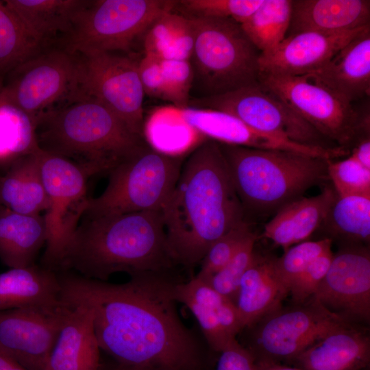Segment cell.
Instances as JSON below:
<instances>
[{"mask_svg":"<svg viewBox=\"0 0 370 370\" xmlns=\"http://www.w3.org/2000/svg\"><path fill=\"white\" fill-rule=\"evenodd\" d=\"M252 233L246 220L231 229L210 247L200 263L199 272L195 276L208 282L232 260Z\"/></svg>","mask_w":370,"mask_h":370,"instance_id":"74e56055","label":"cell"},{"mask_svg":"<svg viewBox=\"0 0 370 370\" xmlns=\"http://www.w3.org/2000/svg\"><path fill=\"white\" fill-rule=\"evenodd\" d=\"M369 26L336 33L302 32L288 35L271 51L260 53L259 75L309 74L323 66Z\"/></svg>","mask_w":370,"mask_h":370,"instance_id":"e0dca14e","label":"cell"},{"mask_svg":"<svg viewBox=\"0 0 370 370\" xmlns=\"http://www.w3.org/2000/svg\"><path fill=\"white\" fill-rule=\"evenodd\" d=\"M39 150L0 174L1 206L25 214H41L47 210L49 201L40 171Z\"/></svg>","mask_w":370,"mask_h":370,"instance_id":"83f0119b","label":"cell"},{"mask_svg":"<svg viewBox=\"0 0 370 370\" xmlns=\"http://www.w3.org/2000/svg\"><path fill=\"white\" fill-rule=\"evenodd\" d=\"M257 239L258 236L253 232L245 241L232 260L206 282L234 304L241 278L253 258Z\"/></svg>","mask_w":370,"mask_h":370,"instance_id":"ab89813d","label":"cell"},{"mask_svg":"<svg viewBox=\"0 0 370 370\" xmlns=\"http://www.w3.org/2000/svg\"><path fill=\"white\" fill-rule=\"evenodd\" d=\"M164 81V101L182 109L188 107L193 83L189 60H161Z\"/></svg>","mask_w":370,"mask_h":370,"instance_id":"60d3db41","label":"cell"},{"mask_svg":"<svg viewBox=\"0 0 370 370\" xmlns=\"http://www.w3.org/2000/svg\"><path fill=\"white\" fill-rule=\"evenodd\" d=\"M333 253L329 250L313 261L291 285L289 294L294 304L314 296L330 267Z\"/></svg>","mask_w":370,"mask_h":370,"instance_id":"b9f144b4","label":"cell"},{"mask_svg":"<svg viewBox=\"0 0 370 370\" xmlns=\"http://www.w3.org/2000/svg\"><path fill=\"white\" fill-rule=\"evenodd\" d=\"M188 107L227 112L256 131L297 144L333 148L286 102L259 82L224 94L193 97Z\"/></svg>","mask_w":370,"mask_h":370,"instance_id":"4fadbf2b","label":"cell"},{"mask_svg":"<svg viewBox=\"0 0 370 370\" xmlns=\"http://www.w3.org/2000/svg\"><path fill=\"white\" fill-rule=\"evenodd\" d=\"M331 186L312 197L302 196L280 208L264 227L260 237L284 251L308 238L321 225L336 197Z\"/></svg>","mask_w":370,"mask_h":370,"instance_id":"d4e9b609","label":"cell"},{"mask_svg":"<svg viewBox=\"0 0 370 370\" xmlns=\"http://www.w3.org/2000/svg\"><path fill=\"white\" fill-rule=\"evenodd\" d=\"M173 295L177 302L190 310L208 345L217 352L236 339L243 330L236 304L195 275L177 282Z\"/></svg>","mask_w":370,"mask_h":370,"instance_id":"ac0fdd59","label":"cell"},{"mask_svg":"<svg viewBox=\"0 0 370 370\" xmlns=\"http://www.w3.org/2000/svg\"><path fill=\"white\" fill-rule=\"evenodd\" d=\"M173 0L88 1L75 17L60 47L75 54L92 51L129 53L150 25L175 10Z\"/></svg>","mask_w":370,"mask_h":370,"instance_id":"ba28073f","label":"cell"},{"mask_svg":"<svg viewBox=\"0 0 370 370\" xmlns=\"http://www.w3.org/2000/svg\"><path fill=\"white\" fill-rule=\"evenodd\" d=\"M0 370H27L12 358L0 350Z\"/></svg>","mask_w":370,"mask_h":370,"instance_id":"7dc6e473","label":"cell"},{"mask_svg":"<svg viewBox=\"0 0 370 370\" xmlns=\"http://www.w3.org/2000/svg\"><path fill=\"white\" fill-rule=\"evenodd\" d=\"M219 354L216 370H256L254 357L236 339Z\"/></svg>","mask_w":370,"mask_h":370,"instance_id":"ee69618b","label":"cell"},{"mask_svg":"<svg viewBox=\"0 0 370 370\" xmlns=\"http://www.w3.org/2000/svg\"><path fill=\"white\" fill-rule=\"evenodd\" d=\"M349 323L313 297L291 308L280 307L254 325L255 360H293L332 331ZM249 327V328H251Z\"/></svg>","mask_w":370,"mask_h":370,"instance_id":"5bb4252c","label":"cell"},{"mask_svg":"<svg viewBox=\"0 0 370 370\" xmlns=\"http://www.w3.org/2000/svg\"><path fill=\"white\" fill-rule=\"evenodd\" d=\"M183 156H171L147 143L111 169L103 192L89 198L84 216L161 211L179 178Z\"/></svg>","mask_w":370,"mask_h":370,"instance_id":"52a82bcc","label":"cell"},{"mask_svg":"<svg viewBox=\"0 0 370 370\" xmlns=\"http://www.w3.org/2000/svg\"><path fill=\"white\" fill-rule=\"evenodd\" d=\"M114 370H158V369L129 367V366H125V365H121L118 364V366Z\"/></svg>","mask_w":370,"mask_h":370,"instance_id":"c3c4849f","label":"cell"},{"mask_svg":"<svg viewBox=\"0 0 370 370\" xmlns=\"http://www.w3.org/2000/svg\"><path fill=\"white\" fill-rule=\"evenodd\" d=\"M292 0H263L241 27L260 53L275 49L288 33Z\"/></svg>","mask_w":370,"mask_h":370,"instance_id":"836d02e7","label":"cell"},{"mask_svg":"<svg viewBox=\"0 0 370 370\" xmlns=\"http://www.w3.org/2000/svg\"><path fill=\"white\" fill-rule=\"evenodd\" d=\"M245 212H276L329 181V160L284 149L219 143Z\"/></svg>","mask_w":370,"mask_h":370,"instance_id":"5b68a950","label":"cell"},{"mask_svg":"<svg viewBox=\"0 0 370 370\" xmlns=\"http://www.w3.org/2000/svg\"><path fill=\"white\" fill-rule=\"evenodd\" d=\"M349 155L365 168L370 169V134L360 136L350 149Z\"/></svg>","mask_w":370,"mask_h":370,"instance_id":"f6af8a7d","label":"cell"},{"mask_svg":"<svg viewBox=\"0 0 370 370\" xmlns=\"http://www.w3.org/2000/svg\"><path fill=\"white\" fill-rule=\"evenodd\" d=\"M138 75L145 95L164 100V81L161 60L156 56L144 54L139 59Z\"/></svg>","mask_w":370,"mask_h":370,"instance_id":"7bdbcfd3","label":"cell"},{"mask_svg":"<svg viewBox=\"0 0 370 370\" xmlns=\"http://www.w3.org/2000/svg\"><path fill=\"white\" fill-rule=\"evenodd\" d=\"M369 22L367 0H292L288 35L341 32L369 25Z\"/></svg>","mask_w":370,"mask_h":370,"instance_id":"484cf974","label":"cell"},{"mask_svg":"<svg viewBox=\"0 0 370 370\" xmlns=\"http://www.w3.org/2000/svg\"><path fill=\"white\" fill-rule=\"evenodd\" d=\"M46 47L0 1V81L19 64Z\"/></svg>","mask_w":370,"mask_h":370,"instance_id":"e575fe53","label":"cell"},{"mask_svg":"<svg viewBox=\"0 0 370 370\" xmlns=\"http://www.w3.org/2000/svg\"><path fill=\"white\" fill-rule=\"evenodd\" d=\"M65 308L57 271L34 264L0 273V311L34 308L60 312Z\"/></svg>","mask_w":370,"mask_h":370,"instance_id":"44dd1931","label":"cell"},{"mask_svg":"<svg viewBox=\"0 0 370 370\" xmlns=\"http://www.w3.org/2000/svg\"><path fill=\"white\" fill-rule=\"evenodd\" d=\"M79 93L113 112L134 134L143 136L144 92L138 59L129 53L92 51L77 54Z\"/></svg>","mask_w":370,"mask_h":370,"instance_id":"7c38bea8","label":"cell"},{"mask_svg":"<svg viewBox=\"0 0 370 370\" xmlns=\"http://www.w3.org/2000/svg\"><path fill=\"white\" fill-rule=\"evenodd\" d=\"M319 228L326 232L324 238L337 241L341 245L369 246L370 196L336 195Z\"/></svg>","mask_w":370,"mask_h":370,"instance_id":"4dcf8cb0","label":"cell"},{"mask_svg":"<svg viewBox=\"0 0 370 370\" xmlns=\"http://www.w3.org/2000/svg\"><path fill=\"white\" fill-rule=\"evenodd\" d=\"M256 370H304L299 367H293L268 360H255Z\"/></svg>","mask_w":370,"mask_h":370,"instance_id":"bcb514c9","label":"cell"},{"mask_svg":"<svg viewBox=\"0 0 370 370\" xmlns=\"http://www.w3.org/2000/svg\"><path fill=\"white\" fill-rule=\"evenodd\" d=\"M79 75L77 54L46 47L10 71L3 86L38 127L49 113L77 95Z\"/></svg>","mask_w":370,"mask_h":370,"instance_id":"30bf717a","label":"cell"},{"mask_svg":"<svg viewBox=\"0 0 370 370\" xmlns=\"http://www.w3.org/2000/svg\"><path fill=\"white\" fill-rule=\"evenodd\" d=\"M66 306L91 310L101 350L119 365L158 370H199L201 348L182 321L169 272L130 276L123 284L58 272Z\"/></svg>","mask_w":370,"mask_h":370,"instance_id":"6da1fadb","label":"cell"},{"mask_svg":"<svg viewBox=\"0 0 370 370\" xmlns=\"http://www.w3.org/2000/svg\"><path fill=\"white\" fill-rule=\"evenodd\" d=\"M186 122L201 136L219 143L260 149H284L328 159L330 149L306 146L254 130L227 112L208 108L181 109Z\"/></svg>","mask_w":370,"mask_h":370,"instance_id":"d6986e66","label":"cell"},{"mask_svg":"<svg viewBox=\"0 0 370 370\" xmlns=\"http://www.w3.org/2000/svg\"><path fill=\"white\" fill-rule=\"evenodd\" d=\"M328 175L338 196H370V169L350 155L339 160L328 161Z\"/></svg>","mask_w":370,"mask_h":370,"instance_id":"f35d334b","label":"cell"},{"mask_svg":"<svg viewBox=\"0 0 370 370\" xmlns=\"http://www.w3.org/2000/svg\"><path fill=\"white\" fill-rule=\"evenodd\" d=\"M36 121L8 95L0 81V171L40 148ZM0 173V174H1Z\"/></svg>","mask_w":370,"mask_h":370,"instance_id":"f546056e","label":"cell"},{"mask_svg":"<svg viewBox=\"0 0 370 370\" xmlns=\"http://www.w3.org/2000/svg\"><path fill=\"white\" fill-rule=\"evenodd\" d=\"M345 99L370 92V26L341 48L319 69L307 74Z\"/></svg>","mask_w":370,"mask_h":370,"instance_id":"7402d4cb","label":"cell"},{"mask_svg":"<svg viewBox=\"0 0 370 370\" xmlns=\"http://www.w3.org/2000/svg\"><path fill=\"white\" fill-rule=\"evenodd\" d=\"M263 0H180L175 8L186 16L229 18L238 24L246 21Z\"/></svg>","mask_w":370,"mask_h":370,"instance_id":"8d00e7d4","label":"cell"},{"mask_svg":"<svg viewBox=\"0 0 370 370\" xmlns=\"http://www.w3.org/2000/svg\"><path fill=\"white\" fill-rule=\"evenodd\" d=\"M194 29L190 62L197 97L224 94L258 82L259 51L229 18L188 16Z\"/></svg>","mask_w":370,"mask_h":370,"instance_id":"8992f818","label":"cell"},{"mask_svg":"<svg viewBox=\"0 0 370 370\" xmlns=\"http://www.w3.org/2000/svg\"><path fill=\"white\" fill-rule=\"evenodd\" d=\"M332 240L322 238L306 241L284 251L280 257H274L275 270L288 291L295 280L319 256L332 249Z\"/></svg>","mask_w":370,"mask_h":370,"instance_id":"d590c367","label":"cell"},{"mask_svg":"<svg viewBox=\"0 0 370 370\" xmlns=\"http://www.w3.org/2000/svg\"><path fill=\"white\" fill-rule=\"evenodd\" d=\"M38 158L49 205L43 217L47 230L42 267L59 271L67 248L86 210L90 177L71 161L40 149Z\"/></svg>","mask_w":370,"mask_h":370,"instance_id":"8fae6325","label":"cell"},{"mask_svg":"<svg viewBox=\"0 0 370 370\" xmlns=\"http://www.w3.org/2000/svg\"><path fill=\"white\" fill-rule=\"evenodd\" d=\"M161 212L172 258L189 271L217 240L245 221L219 143L208 140L193 150Z\"/></svg>","mask_w":370,"mask_h":370,"instance_id":"7a4b0ae2","label":"cell"},{"mask_svg":"<svg viewBox=\"0 0 370 370\" xmlns=\"http://www.w3.org/2000/svg\"><path fill=\"white\" fill-rule=\"evenodd\" d=\"M200 136L184 119L181 109L173 106L156 108L143 124L147 143L168 155L182 156Z\"/></svg>","mask_w":370,"mask_h":370,"instance_id":"d6a6232c","label":"cell"},{"mask_svg":"<svg viewBox=\"0 0 370 370\" xmlns=\"http://www.w3.org/2000/svg\"><path fill=\"white\" fill-rule=\"evenodd\" d=\"M67 309L0 311V350L27 370H45Z\"/></svg>","mask_w":370,"mask_h":370,"instance_id":"2e32d148","label":"cell"},{"mask_svg":"<svg viewBox=\"0 0 370 370\" xmlns=\"http://www.w3.org/2000/svg\"><path fill=\"white\" fill-rule=\"evenodd\" d=\"M37 136L41 149L71 161L89 177L108 172L147 142L102 103L81 94L49 113Z\"/></svg>","mask_w":370,"mask_h":370,"instance_id":"277c9868","label":"cell"},{"mask_svg":"<svg viewBox=\"0 0 370 370\" xmlns=\"http://www.w3.org/2000/svg\"><path fill=\"white\" fill-rule=\"evenodd\" d=\"M369 358L367 329L347 323L328 334L292 361L304 370H360L369 364Z\"/></svg>","mask_w":370,"mask_h":370,"instance_id":"603a6c76","label":"cell"},{"mask_svg":"<svg viewBox=\"0 0 370 370\" xmlns=\"http://www.w3.org/2000/svg\"><path fill=\"white\" fill-rule=\"evenodd\" d=\"M313 297L345 321L363 325L370 320V252L368 245H345L333 254Z\"/></svg>","mask_w":370,"mask_h":370,"instance_id":"9a60e30c","label":"cell"},{"mask_svg":"<svg viewBox=\"0 0 370 370\" xmlns=\"http://www.w3.org/2000/svg\"><path fill=\"white\" fill-rule=\"evenodd\" d=\"M43 215L25 214L0 206V260L10 269L25 267L45 245Z\"/></svg>","mask_w":370,"mask_h":370,"instance_id":"4316f807","label":"cell"},{"mask_svg":"<svg viewBox=\"0 0 370 370\" xmlns=\"http://www.w3.org/2000/svg\"><path fill=\"white\" fill-rule=\"evenodd\" d=\"M274 256L254 251L240 281L235 302L243 329L282 307L288 291L278 275Z\"/></svg>","mask_w":370,"mask_h":370,"instance_id":"cb8c5ba5","label":"cell"},{"mask_svg":"<svg viewBox=\"0 0 370 370\" xmlns=\"http://www.w3.org/2000/svg\"><path fill=\"white\" fill-rule=\"evenodd\" d=\"M5 5L45 46L66 35L88 1L4 0Z\"/></svg>","mask_w":370,"mask_h":370,"instance_id":"f1b7e54d","label":"cell"},{"mask_svg":"<svg viewBox=\"0 0 370 370\" xmlns=\"http://www.w3.org/2000/svg\"><path fill=\"white\" fill-rule=\"evenodd\" d=\"M194 39L191 19L173 10L158 18L145 33L144 54L160 60H190Z\"/></svg>","mask_w":370,"mask_h":370,"instance_id":"1f68e13d","label":"cell"},{"mask_svg":"<svg viewBox=\"0 0 370 370\" xmlns=\"http://www.w3.org/2000/svg\"><path fill=\"white\" fill-rule=\"evenodd\" d=\"M82 218L59 271L108 281L116 273L133 276L169 272L177 266L169 249L161 211Z\"/></svg>","mask_w":370,"mask_h":370,"instance_id":"3957f363","label":"cell"},{"mask_svg":"<svg viewBox=\"0 0 370 370\" xmlns=\"http://www.w3.org/2000/svg\"><path fill=\"white\" fill-rule=\"evenodd\" d=\"M258 82L339 147L349 150L360 136L370 133L369 112L361 114L352 103L308 75H259Z\"/></svg>","mask_w":370,"mask_h":370,"instance_id":"9c48e42d","label":"cell"},{"mask_svg":"<svg viewBox=\"0 0 370 370\" xmlns=\"http://www.w3.org/2000/svg\"><path fill=\"white\" fill-rule=\"evenodd\" d=\"M67 308L45 370H99L101 349L92 312L83 306Z\"/></svg>","mask_w":370,"mask_h":370,"instance_id":"ffe728a7","label":"cell"}]
</instances>
